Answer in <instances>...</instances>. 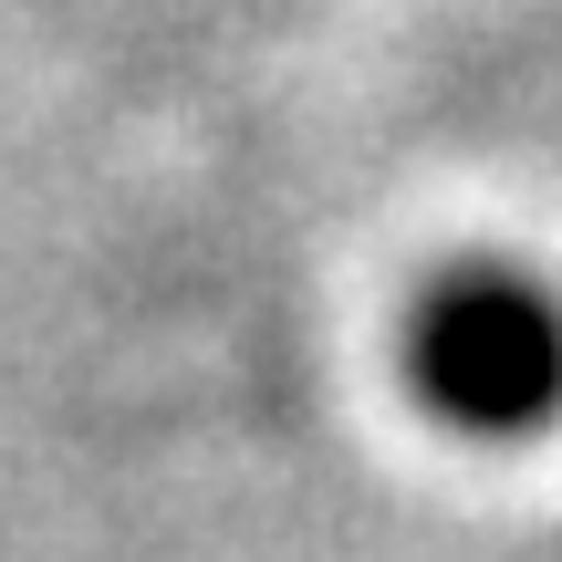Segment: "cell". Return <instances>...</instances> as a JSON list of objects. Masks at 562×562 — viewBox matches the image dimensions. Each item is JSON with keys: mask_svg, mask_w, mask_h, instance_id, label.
<instances>
[{"mask_svg": "<svg viewBox=\"0 0 562 562\" xmlns=\"http://www.w3.org/2000/svg\"><path fill=\"white\" fill-rule=\"evenodd\" d=\"M406 364L448 427L531 438L562 417V302L521 271H459L417 302Z\"/></svg>", "mask_w": 562, "mask_h": 562, "instance_id": "obj_1", "label": "cell"}]
</instances>
